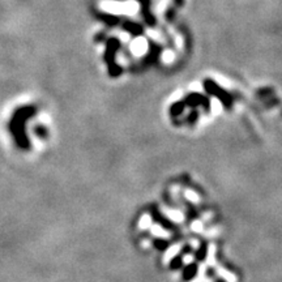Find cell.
Segmentation results:
<instances>
[{"label":"cell","mask_w":282,"mask_h":282,"mask_svg":"<svg viewBox=\"0 0 282 282\" xmlns=\"http://www.w3.org/2000/svg\"><path fill=\"white\" fill-rule=\"evenodd\" d=\"M33 113H34V110L30 109V107H26V109L20 110L19 113L15 115L10 127V131H12L13 137H15V141H16L17 146L23 150L29 149V141L26 139L25 130H24V123H25V120L28 119Z\"/></svg>","instance_id":"cell-1"},{"label":"cell","mask_w":282,"mask_h":282,"mask_svg":"<svg viewBox=\"0 0 282 282\" xmlns=\"http://www.w3.org/2000/svg\"><path fill=\"white\" fill-rule=\"evenodd\" d=\"M198 273V265L196 264H190L188 266L184 268V272H183V279L184 281H191Z\"/></svg>","instance_id":"cell-2"},{"label":"cell","mask_w":282,"mask_h":282,"mask_svg":"<svg viewBox=\"0 0 282 282\" xmlns=\"http://www.w3.org/2000/svg\"><path fill=\"white\" fill-rule=\"evenodd\" d=\"M152 213H153V217H154V220H156V221H158L159 224H161V225H163V226H165V227H169V229H171V227H172V225H171V224H170L169 221H166V220H165V218H163V217H162V216H161V213H159V212H157V211H156V209H153V211H152Z\"/></svg>","instance_id":"cell-3"},{"label":"cell","mask_w":282,"mask_h":282,"mask_svg":"<svg viewBox=\"0 0 282 282\" xmlns=\"http://www.w3.org/2000/svg\"><path fill=\"white\" fill-rule=\"evenodd\" d=\"M183 264L182 261V256H175L174 259L171 260V264H170V268L171 269H178V268H180Z\"/></svg>","instance_id":"cell-4"},{"label":"cell","mask_w":282,"mask_h":282,"mask_svg":"<svg viewBox=\"0 0 282 282\" xmlns=\"http://www.w3.org/2000/svg\"><path fill=\"white\" fill-rule=\"evenodd\" d=\"M154 246H156L159 251H163L165 248H167L169 243H167V242H166V240H163V239H156V240H154Z\"/></svg>","instance_id":"cell-5"}]
</instances>
